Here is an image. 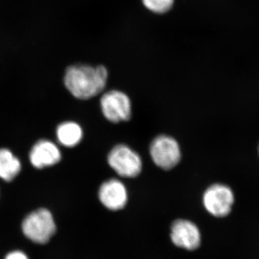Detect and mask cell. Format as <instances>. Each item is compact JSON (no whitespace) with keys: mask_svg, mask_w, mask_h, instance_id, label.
I'll return each mask as SVG.
<instances>
[{"mask_svg":"<svg viewBox=\"0 0 259 259\" xmlns=\"http://www.w3.org/2000/svg\"><path fill=\"white\" fill-rule=\"evenodd\" d=\"M108 79L105 66L77 64L69 66L64 76V83L69 93L80 100L93 98L105 89Z\"/></svg>","mask_w":259,"mask_h":259,"instance_id":"6da1fadb","label":"cell"},{"mask_svg":"<svg viewBox=\"0 0 259 259\" xmlns=\"http://www.w3.org/2000/svg\"><path fill=\"white\" fill-rule=\"evenodd\" d=\"M22 230L30 241L45 244L55 234L56 226L50 211L41 208L30 213L24 219Z\"/></svg>","mask_w":259,"mask_h":259,"instance_id":"7a4b0ae2","label":"cell"},{"mask_svg":"<svg viewBox=\"0 0 259 259\" xmlns=\"http://www.w3.org/2000/svg\"><path fill=\"white\" fill-rule=\"evenodd\" d=\"M107 161L112 169L122 177L134 178L139 176L142 170V160L139 155L123 144L112 148Z\"/></svg>","mask_w":259,"mask_h":259,"instance_id":"3957f363","label":"cell"},{"mask_svg":"<svg viewBox=\"0 0 259 259\" xmlns=\"http://www.w3.org/2000/svg\"><path fill=\"white\" fill-rule=\"evenodd\" d=\"M203 204L206 210L215 218H226L231 212L235 195L231 187L223 184H214L203 194Z\"/></svg>","mask_w":259,"mask_h":259,"instance_id":"277c9868","label":"cell"},{"mask_svg":"<svg viewBox=\"0 0 259 259\" xmlns=\"http://www.w3.org/2000/svg\"><path fill=\"white\" fill-rule=\"evenodd\" d=\"M150 153L155 164L164 170L171 169L180 161V145L168 136L155 138L150 147Z\"/></svg>","mask_w":259,"mask_h":259,"instance_id":"5b68a950","label":"cell"},{"mask_svg":"<svg viewBox=\"0 0 259 259\" xmlns=\"http://www.w3.org/2000/svg\"><path fill=\"white\" fill-rule=\"evenodd\" d=\"M104 116L110 122L117 123L130 120L132 114L131 102L122 92L112 90L107 92L100 100Z\"/></svg>","mask_w":259,"mask_h":259,"instance_id":"8992f818","label":"cell"},{"mask_svg":"<svg viewBox=\"0 0 259 259\" xmlns=\"http://www.w3.org/2000/svg\"><path fill=\"white\" fill-rule=\"evenodd\" d=\"M171 238L174 244L189 250L197 249L201 244V233L193 223L177 220L172 224Z\"/></svg>","mask_w":259,"mask_h":259,"instance_id":"52a82bcc","label":"cell"},{"mask_svg":"<svg viewBox=\"0 0 259 259\" xmlns=\"http://www.w3.org/2000/svg\"><path fill=\"white\" fill-rule=\"evenodd\" d=\"M99 198L107 209L119 210L127 203V190L120 180L112 179L102 184L99 190Z\"/></svg>","mask_w":259,"mask_h":259,"instance_id":"ba28073f","label":"cell"},{"mask_svg":"<svg viewBox=\"0 0 259 259\" xmlns=\"http://www.w3.org/2000/svg\"><path fill=\"white\" fill-rule=\"evenodd\" d=\"M61 153L54 143L47 140L39 141L34 145L30 153V161L37 168L55 165L60 161Z\"/></svg>","mask_w":259,"mask_h":259,"instance_id":"9c48e42d","label":"cell"},{"mask_svg":"<svg viewBox=\"0 0 259 259\" xmlns=\"http://www.w3.org/2000/svg\"><path fill=\"white\" fill-rule=\"evenodd\" d=\"M21 170L20 160L10 150L0 148V178L11 182Z\"/></svg>","mask_w":259,"mask_h":259,"instance_id":"30bf717a","label":"cell"},{"mask_svg":"<svg viewBox=\"0 0 259 259\" xmlns=\"http://www.w3.org/2000/svg\"><path fill=\"white\" fill-rule=\"evenodd\" d=\"M59 143L66 147H74L81 141L83 131L79 125L74 122H63L56 131Z\"/></svg>","mask_w":259,"mask_h":259,"instance_id":"8fae6325","label":"cell"},{"mask_svg":"<svg viewBox=\"0 0 259 259\" xmlns=\"http://www.w3.org/2000/svg\"><path fill=\"white\" fill-rule=\"evenodd\" d=\"M145 8L155 14L162 15L171 10L175 0H141Z\"/></svg>","mask_w":259,"mask_h":259,"instance_id":"7c38bea8","label":"cell"},{"mask_svg":"<svg viewBox=\"0 0 259 259\" xmlns=\"http://www.w3.org/2000/svg\"><path fill=\"white\" fill-rule=\"evenodd\" d=\"M5 259H28V256L23 253V252L16 251L11 252L9 254L7 255Z\"/></svg>","mask_w":259,"mask_h":259,"instance_id":"4fadbf2b","label":"cell"},{"mask_svg":"<svg viewBox=\"0 0 259 259\" xmlns=\"http://www.w3.org/2000/svg\"><path fill=\"white\" fill-rule=\"evenodd\" d=\"M258 153H259V148H258Z\"/></svg>","mask_w":259,"mask_h":259,"instance_id":"5bb4252c","label":"cell"}]
</instances>
